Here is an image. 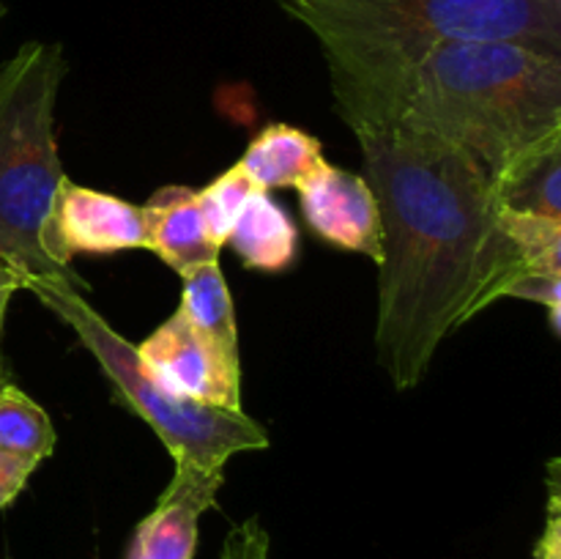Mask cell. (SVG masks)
<instances>
[{"label": "cell", "instance_id": "cell-21", "mask_svg": "<svg viewBox=\"0 0 561 559\" xmlns=\"http://www.w3.org/2000/svg\"><path fill=\"white\" fill-rule=\"evenodd\" d=\"M3 11H5V5H3V0H0V16H3Z\"/></svg>", "mask_w": 561, "mask_h": 559}, {"label": "cell", "instance_id": "cell-13", "mask_svg": "<svg viewBox=\"0 0 561 559\" xmlns=\"http://www.w3.org/2000/svg\"><path fill=\"white\" fill-rule=\"evenodd\" d=\"M323 159L321 142L290 124H268L250 140L239 164L263 192L294 186Z\"/></svg>", "mask_w": 561, "mask_h": 559}, {"label": "cell", "instance_id": "cell-3", "mask_svg": "<svg viewBox=\"0 0 561 559\" xmlns=\"http://www.w3.org/2000/svg\"><path fill=\"white\" fill-rule=\"evenodd\" d=\"M398 124L438 137L496 179L561 135V58L513 42H453L411 77Z\"/></svg>", "mask_w": 561, "mask_h": 559}, {"label": "cell", "instance_id": "cell-15", "mask_svg": "<svg viewBox=\"0 0 561 559\" xmlns=\"http://www.w3.org/2000/svg\"><path fill=\"white\" fill-rule=\"evenodd\" d=\"M0 449L38 466L55 449V427L47 411L14 381L0 387Z\"/></svg>", "mask_w": 561, "mask_h": 559}, {"label": "cell", "instance_id": "cell-11", "mask_svg": "<svg viewBox=\"0 0 561 559\" xmlns=\"http://www.w3.org/2000/svg\"><path fill=\"white\" fill-rule=\"evenodd\" d=\"M247 269L285 272L299 255V230L268 192H255L236 217L228 241Z\"/></svg>", "mask_w": 561, "mask_h": 559}, {"label": "cell", "instance_id": "cell-9", "mask_svg": "<svg viewBox=\"0 0 561 559\" xmlns=\"http://www.w3.org/2000/svg\"><path fill=\"white\" fill-rule=\"evenodd\" d=\"M225 469L175 464L173 480L157 499L151 513L137 524L126 559H192L197 529L222 488Z\"/></svg>", "mask_w": 561, "mask_h": 559}, {"label": "cell", "instance_id": "cell-17", "mask_svg": "<svg viewBox=\"0 0 561 559\" xmlns=\"http://www.w3.org/2000/svg\"><path fill=\"white\" fill-rule=\"evenodd\" d=\"M219 559H268V532L257 515L241 521L225 535Z\"/></svg>", "mask_w": 561, "mask_h": 559}, {"label": "cell", "instance_id": "cell-1", "mask_svg": "<svg viewBox=\"0 0 561 559\" xmlns=\"http://www.w3.org/2000/svg\"><path fill=\"white\" fill-rule=\"evenodd\" d=\"M356 140L381 214L378 365L394 389H414L449 334L540 269L493 181L458 148L409 124Z\"/></svg>", "mask_w": 561, "mask_h": 559}, {"label": "cell", "instance_id": "cell-8", "mask_svg": "<svg viewBox=\"0 0 561 559\" xmlns=\"http://www.w3.org/2000/svg\"><path fill=\"white\" fill-rule=\"evenodd\" d=\"M296 190L301 214L318 239L381 261V214L365 175L321 159Z\"/></svg>", "mask_w": 561, "mask_h": 559}, {"label": "cell", "instance_id": "cell-5", "mask_svg": "<svg viewBox=\"0 0 561 559\" xmlns=\"http://www.w3.org/2000/svg\"><path fill=\"white\" fill-rule=\"evenodd\" d=\"M80 288L85 285L77 274L36 280L27 285V290H33L44 307H49L55 316L64 318L75 329L80 343L91 351L107 381L113 384L115 398L131 414L148 422L175 464L225 469L233 455L268 447V433L244 411L217 409V406L195 403V400L168 392L146 370L137 356V345L115 332L107 318L99 316L82 299Z\"/></svg>", "mask_w": 561, "mask_h": 559}, {"label": "cell", "instance_id": "cell-19", "mask_svg": "<svg viewBox=\"0 0 561 559\" xmlns=\"http://www.w3.org/2000/svg\"><path fill=\"white\" fill-rule=\"evenodd\" d=\"M20 288H22L20 277H16L9 266L0 263V338H3V323H5V310H9V301Z\"/></svg>", "mask_w": 561, "mask_h": 559}, {"label": "cell", "instance_id": "cell-7", "mask_svg": "<svg viewBox=\"0 0 561 559\" xmlns=\"http://www.w3.org/2000/svg\"><path fill=\"white\" fill-rule=\"evenodd\" d=\"M44 247L60 269H69L75 255L148 250L146 217L140 206L124 197L64 179L49 208Z\"/></svg>", "mask_w": 561, "mask_h": 559}, {"label": "cell", "instance_id": "cell-18", "mask_svg": "<svg viewBox=\"0 0 561 559\" xmlns=\"http://www.w3.org/2000/svg\"><path fill=\"white\" fill-rule=\"evenodd\" d=\"M33 471H36V466L14 458V455H5L3 449H0V510L9 507V504L20 497L27 477H31Z\"/></svg>", "mask_w": 561, "mask_h": 559}, {"label": "cell", "instance_id": "cell-14", "mask_svg": "<svg viewBox=\"0 0 561 559\" xmlns=\"http://www.w3.org/2000/svg\"><path fill=\"white\" fill-rule=\"evenodd\" d=\"M181 280L184 288H181L179 310L184 312L186 321L206 334L214 345H219L230 360H239L236 310L219 261L201 263L181 274Z\"/></svg>", "mask_w": 561, "mask_h": 559}, {"label": "cell", "instance_id": "cell-12", "mask_svg": "<svg viewBox=\"0 0 561 559\" xmlns=\"http://www.w3.org/2000/svg\"><path fill=\"white\" fill-rule=\"evenodd\" d=\"M502 208L561 223V135L520 153L493 179Z\"/></svg>", "mask_w": 561, "mask_h": 559}, {"label": "cell", "instance_id": "cell-10", "mask_svg": "<svg viewBox=\"0 0 561 559\" xmlns=\"http://www.w3.org/2000/svg\"><path fill=\"white\" fill-rule=\"evenodd\" d=\"M142 208L148 250L173 272L184 274L201 263L219 261L222 247L214 241L197 190L181 184L159 186Z\"/></svg>", "mask_w": 561, "mask_h": 559}, {"label": "cell", "instance_id": "cell-2", "mask_svg": "<svg viewBox=\"0 0 561 559\" xmlns=\"http://www.w3.org/2000/svg\"><path fill=\"white\" fill-rule=\"evenodd\" d=\"M323 49L334 110L362 132L398 124L416 66L453 42L561 58V0H279Z\"/></svg>", "mask_w": 561, "mask_h": 559}, {"label": "cell", "instance_id": "cell-16", "mask_svg": "<svg viewBox=\"0 0 561 559\" xmlns=\"http://www.w3.org/2000/svg\"><path fill=\"white\" fill-rule=\"evenodd\" d=\"M255 192H261V186H255V181H252L239 164L228 168L222 175H217L211 184L197 190L203 214H206V223L219 247H225L236 217H239L244 203L250 201Z\"/></svg>", "mask_w": 561, "mask_h": 559}, {"label": "cell", "instance_id": "cell-20", "mask_svg": "<svg viewBox=\"0 0 561 559\" xmlns=\"http://www.w3.org/2000/svg\"><path fill=\"white\" fill-rule=\"evenodd\" d=\"M11 381H14V378H11V370L5 367V362L0 360V387H5V384H11Z\"/></svg>", "mask_w": 561, "mask_h": 559}, {"label": "cell", "instance_id": "cell-6", "mask_svg": "<svg viewBox=\"0 0 561 559\" xmlns=\"http://www.w3.org/2000/svg\"><path fill=\"white\" fill-rule=\"evenodd\" d=\"M137 356L168 392L195 403L241 411V362L197 332L181 310L159 323Z\"/></svg>", "mask_w": 561, "mask_h": 559}, {"label": "cell", "instance_id": "cell-4", "mask_svg": "<svg viewBox=\"0 0 561 559\" xmlns=\"http://www.w3.org/2000/svg\"><path fill=\"white\" fill-rule=\"evenodd\" d=\"M66 71L58 42L22 44L0 66V263L22 288L75 274L44 247L49 208L66 179L55 140V104Z\"/></svg>", "mask_w": 561, "mask_h": 559}]
</instances>
